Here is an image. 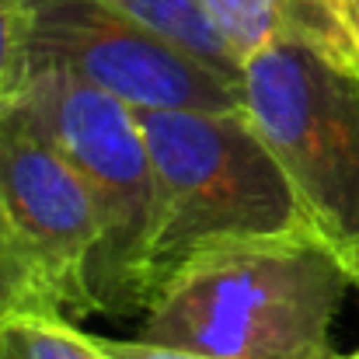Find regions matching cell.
<instances>
[{"mask_svg":"<svg viewBox=\"0 0 359 359\" xmlns=\"http://www.w3.org/2000/svg\"><path fill=\"white\" fill-rule=\"evenodd\" d=\"M349 258L314 224L210 244L150 300L140 342L217 359H339Z\"/></svg>","mask_w":359,"mask_h":359,"instance_id":"1","label":"cell"},{"mask_svg":"<svg viewBox=\"0 0 359 359\" xmlns=\"http://www.w3.org/2000/svg\"><path fill=\"white\" fill-rule=\"evenodd\" d=\"M136 116L157 182L147 255L150 300L210 244L311 224L244 109H136Z\"/></svg>","mask_w":359,"mask_h":359,"instance_id":"2","label":"cell"},{"mask_svg":"<svg viewBox=\"0 0 359 359\" xmlns=\"http://www.w3.org/2000/svg\"><path fill=\"white\" fill-rule=\"evenodd\" d=\"M14 95L39 116L95 203L102 224V244L91 265L95 311H147L157 182L136 109L63 70L28 74L18 81Z\"/></svg>","mask_w":359,"mask_h":359,"instance_id":"3","label":"cell"},{"mask_svg":"<svg viewBox=\"0 0 359 359\" xmlns=\"http://www.w3.org/2000/svg\"><path fill=\"white\" fill-rule=\"evenodd\" d=\"M241 109L304 217L349 258L359 244V74L304 46H272L244 63Z\"/></svg>","mask_w":359,"mask_h":359,"instance_id":"4","label":"cell"},{"mask_svg":"<svg viewBox=\"0 0 359 359\" xmlns=\"http://www.w3.org/2000/svg\"><path fill=\"white\" fill-rule=\"evenodd\" d=\"M102 244L95 203L39 116L0 105V258L39 314L81 321L95 311L91 265Z\"/></svg>","mask_w":359,"mask_h":359,"instance_id":"5","label":"cell"},{"mask_svg":"<svg viewBox=\"0 0 359 359\" xmlns=\"http://www.w3.org/2000/svg\"><path fill=\"white\" fill-rule=\"evenodd\" d=\"M63 70L133 109H241V84L196 63L109 0H18V81Z\"/></svg>","mask_w":359,"mask_h":359,"instance_id":"6","label":"cell"},{"mask_svg":"<svg viewBox=\"0 0 359 359\" xmlns=\"http://www.w3.org/2000/svg\"><path fill=\"white\" fill-rule=\"evenodd\" d=\"M231 49L248 63L272 46H304L359 74V53L335 0H203Z\"/></svg>","mask_w":359,"mask_h":359,"instance_id":"7","label":"cell"},{"mask_svg":"<svg viewBox=\"0 0 359 359\" xmlns=\"http://www.w3.org/2000/svg\"><path fill=\"white\" fill-rule=\"evenodd\" d=\"M109 4L129 14L133 21H140L143 28H150L154 35H161L164 42H171L175 49H182L185 56H192L196 63L241 84L244 60L231 49V42L224 39L203 0H109Z\"/></svg>","mask_w":359,"mask_h":359,"instance_id":"8","label":"cell"},{"mask_svg":"<svg viewBox=\"0 0 359 359\" xmlns=\"http://www.w3.org/2000/svg\"><path fill=\"white\" fill-rule=\"evenodd\" d=\"M0 359H119L102 335L81 332L74 321L39 311L0 318Z\"/></svg>","mask_w":359,"mask_h":359,"instance_id":"9","label":"cell"},{"mask_svg":"<svg viewBox=\"0 0 359 359\" xmlns=\"http://www.w3.org/2000/svg\"><path fill=\"white\" fill-rule=\"evenodd\" d=\"M18 88V0H0V105Z\"/></svg>","mask_w":359,"mask_h":359,"instance_id":"10","label":"cell"},{"mask_svg":"<svg viewBox=\"0 0 359 359\" xmlns=\"http://www.w3.org/2000/svg\"><path fill=\"white\" fill-rule=\"evenodd\" d=\"M109 346V353H116L119 359H217V356H203V353H185V349H168V346H150V342H140V339H102Z\"/></svg>","mask_w":359,"mask_h":359,"instance_id":"11","label":"cell"},{"mask_svg":"<svg viewBox=\"0 0 359 359\" xmlns=\"http://www.w3.org/2000/svg\"><path fill=\"white\" fill-rule=\"evenodd\" d=\"M21 311H35V307H32L28 293L21 290L18 276H14V272L7 269V262L0 258V318H7V314H21Z\"/></svg>","mask_w":359,"mask_h":359,"instance_id":"12","label":"cell"},{"mask_svg":"<svg viewBox=\"0 0 359 359\" xmlns=\"http://www.w3.org/2000/svg\"><path fill=\"white\" fill-rule=\"evenodd\" d=\"M335 11H339V18H342V25H346V32L359 53V0H335Z\"/></svg>","mask_w":359,"mask_h":359,"instance_id":"13","label":"cell"},{"mask_svg":"<svg viewBox=\"0 0 359 359\" xmlns=\"http://www.w3.org/2000/svg\"><path fill=\"white\" fill-rule=\"evenodd\" d=\"M349 269H353V283L359 286V244L349 251Z\"/></svg>","mask_w":359,"mask_h":359,"instance_id":"14","label":"cell"},{"mask_svg":"<svg viewBox=\"0 0 359 359\" xmlns=\"http://www.w3.org/2000/svg\"><path fill=\"white\" fill-rule=\"evenodd\" d=\"M339 359H359V353H353V356H339Z\"/></svg>","mask_w":359,"mask_h":359,"instance_id":"15","label":"cell"}]
</instances>
